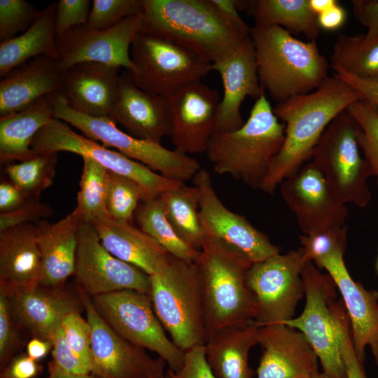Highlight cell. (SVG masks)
Wrapping results in <instances>:
<instances>
[{
    "label": "cell",
    "mask_w": 378,
    "mask_h": 378,
    "mask_svg": "<svg viewBox=\"0 0 378 378\" xmlns=\"http://www.w3.org/2000/svg\"><path fill=\"white\" fill-rule=\"evenodd\" d=\"M83 158L80 190L74 210L83 220L92 223L110 216L106 207L109 171L90 158Z\"/></svg>",
    "instance_id": "obj_37"
},
{
    "label": "cell",
    "mask_w": 378,
    "mask_h": 378,
    "mask_svg": "<svg viewBox=\"0 0 378 378\" xmlns=\"http://www.w3.org/2000/svg\"><path fill=\"white\" fill-rule=\"evenodd\" d=\"M344 254L335 253L316 266L326 270L342 295L358 359L364 363L365 349L369 346L378 366V291L366 289L353 279L345 265Z\"/></svg>",
    "instance_id": "obj_21"
},
{
    "label": "cell",
    "mask_w": 378,
    "mask_h": 378,
    "mask_svg": "<svg viewBox=\"0 0 378 378\" xmlns=\"http://www.w3.org/2000/svg\"><path fill=\"white\" fill-rule=\"evenodd\" d=\"M21 329L15 321L6 296L0 292V368L2 370L20 349Z\"/></svg>",
    "instance_id": "obj_45"
},
{
    "label": "cell",
    "mask_w": 378,
    "mask_h": 378,
    "mask_svg": "<svg viewBox=\"0 0 378 378\" xmlns=\"http://www.w3.org/2000/svg\"><path fill=\"white\" fill-rule=\"evenodd\" d=\"M358 130L355 119L344 110L327 127L312 158L341 202L365 208L372 199L368 179L372 174L360 154Z\"/></svg>",
    "instance_id": "obj_9"
},
{
    "label": "cell",
    "mask_w": 378,
    "mask_h": 378,
    "mask_svg": "<svg viewBox=\"0 0 378 378\" xmlns=\"http://www.w3.org/2000/svg\"><path fill=\"white\" fill-rule=\"evenodd\" d=\"M52 349L50 340L32 337L27 344V354L32 359L38 361L43 358Z\"/></svg>",
    "instance_id": "obj_57"
},
{
    "label": "cell",
    "mask_w": 378,
    "mask_h": 378,
    "mask_svg": "<svg viewBox=\"0 0 378 378\" xmlns=\"http://www.w3.org/2000/svg\"><path fill=\"white\" fill-rule=\"evenodd\" d=\"M64 75L59 60L44 55L14 68L0 82V117L20 111L43 97L60 92Z\"/></svg>",
    "instance_id": "obj_26"
},
{
    "label": "cell",
    "mask_w": 378,
    "mask_h": 378,
    "mask_svg": "<svg viewBox=\"0 0 378 378\" xmlns=\"http://www.w3.org/2000/svg\"><path fill=\"white\" fill-rule=\"evenodd\" d=\"M311 378H330V377L323 372H318L317 374H316Z\"/></svg>",
    "instance_id": "obj_60"
},
{
    "label": "cell",
    "mask_w": 378,
    "mask_h": 378,
    "mask_svg": "<svg viewBox=\"0 0 378 378\" xmlns=\"http://www.w3.org/2000/svg\"><path fill=\"white\" fill-rule=\"evenodd\" d=\"M109 118L137 139L161 144L171 134L169 98L141 89L127 70L121 72L118 97Z\"/></svg>",
    "instance_id": "obj_23"
},
{
    "label": "cell",
    "mask_w": 378,
    "mask_h": 378,
    "mask_svg": "<svg viewBox=\"0 0 378 378\" xmlns=\"http://www.w3.org/2000/svg\"><path fill=\"white\" fill-rule=\"evenodd\" d=\"M200 190V218L204 237L218 239L244 254L253 263L280 253L267 234L247 218L228 209L218 197L208 171L192 179Z\"/></svg>",
    "instance_id": "obj_17"
},
{
    "label": "cell",
    "mask_w": 378,
    "mask_h": 378,
    "mask_svg": "<svg viewBox=\"0 0 378 378\" xmlns=\"http://www.w3.org/2000/svg\"><path fill=\"white\" fill-rule=\"evenodd\" d=\"M331 60L332 67L359 78L378 80V38L366 40L364 34H339Z\"/></svg>",
    "instance_id": "obj_36"
},
{
    "label": "cell",
    "mask_w": 378,
    "mask_h": 378,
    "mask_svg": "<svg viewBox=\"0 0 378 378\" xmlns=\"http://www.w3.org/2000/svg\"><path fill=\"white\" fill-rule=\"evenodd\" d=\"M55 31L57 36L88 22L90 15V0H59L57 3Z\"/></svg>",
    "instance_id": "obj_48"
},
{
    "label": "cell",
    "mask_w": 378,
    "mask_h": 378,
    "mask_svg": "<svg viewBox=\"0 0 378 378\" xmlns=\"http://www.w3.org/2000/svg\"><path fill=\"white\" fill-rule=\"evenodd\" d=\"M347 111L358 125V142L378 189V106L363 99L349 106Z\"/></svg>",
    "instance_id": "obj_40"
},
{
    "label": "cell",
    "mask_w": 378,
    "mask_h": 378,
    "mask_svg": "<svg viewBox=\"0 0 378 378\" xmlns=\"http://www.w3.org/2000/svg\"><path fill=\"white\" fill-rule=\"evenodd\" d=\"M338 336L342 358L346 368V378H368L363 363L354 350L349 320L346 312L341 309L336 314Z\"/></svg>",
    "instance_id": "obj_46"
},
{
    "label": "cell",
    "mask_w": 378,
    "mask_h": 378,
    "mask_svg": "<svg viewBox=\"0 0 378 378\" xmlns=\"http://www.w3.org/2000/svg\"><path fill=\"white\" fill-rule=\"evenodd\" d=\"M142 29L219 62L237 51L250 35L234 29L211 0H142Z\"/></svg>",
    "instance_id": "obj_2"
},
{
    "label": "cell",
    "mask_w": 378,
    "mask_h": 378,
    "mask_svg": "<svg viewBox=\"0 0 378 378\" xmlns=\"http://www.w3.org/2000/svg\"><path fill=\"white\" fill-rule=\"evenodd\" d=\"M41 272L35 223L0 232V291L39 284Z\"/></svg>",
    "instance_id": "obj_29"
},
{
    "label": "cell",
    "mask_w": 378,
    "mask_h": 378,
    "mask_svg": "<svg viewBox=\"0 0 378 378\" xmlns=\"http://www.w3.org/2000/svg\"><path fill=\"white\" fill-rule=\"evenodd\" d=\"M83 221L80 214L74 210L57 222L43 220L35 223L42 260L40 284L62 286L73 276L78 233Z\"/></svg>",
    "instance_id": "obj_28"
},
{
    "label": "cell",
    "mask_w": 378,
    "mask_h": 378,
    "mask_svg": "<svg viewBox=\"0 0 378 378\" xmlns=\"http://www.w3.org/2000/svg\"><path fill=\"white\" fill-rule=\"evenodd\" d=\"M258 326L253 321L242 327L223 328L212 333L204 344L206 360L218 378H252L250 349L258 344Z\"/></svg>",
    "instance_id": "obj_31"
},
{
    "label": "cell",
    "mask_w": 378,
    "mask_h": 378,
    "mask_svg": "<svg viewBox=\"0 0 378 378\" xmlns=\"http://www.w3.org/2000/svg\"><path fill=\"white\" fill-rule=\"evenodd\" d=\"M363 97L340 78L328 76L314 91L278 104L274 114L285 125L281 149L272 160L260 190L273 194L312 158L324 131L340 113Z\"/></svg>",
    "instance_id": "obj_1"
},
{
    "label": "cell",
    "mask_w": 378,
    "mask_h": 378,
    "mask_svg": "<svg viewBox=\"0 0 378 378\" xmlns=\"http://www.w3.org/2000/svg\"><path fill=\"white\" fill-rule=\"evenodd\" d=\"M199 251L195 263L202 282L208 337L220 329L253 321L257 305L246 283L253 262L216 239L204 237Z\"/></svg>",
    "instance_id": "obj_5"
},
{
    "label": "cell",
    "mask_w": 378,
    "mask_h": 378,
    "mask_svg": "<svg viewBox=\"0 0 378 378\" xmlns=\"http://www.w3.org/2000/svg\"><path fill=\"white\" fill-rule=\"evenodd\" d=\"M225 19L237 30L250 35L251 29L238 13L239 1L234 0H211Z\"/></svg>",
    "instance_id": "obj_55"
},
{
    "label": "cell",
    "mask_w": 378,
    "mask_h": 378,
    "mask_svg": "<svg viewBox=\"0 0 378 378\" xmlns=\"http://www.w3.org/2000/svg\"><path fill=\"white\" fill-rule=\"evenodd\" d=\"M91 327V374L97 378H164L165 361L130 342L99 315L92 298L76 286Z\"/></svg>",
    "instance_id": "obj_13"
},
{
    "label": "cell",
    "mask_w": 378,
    "mask_h": 378,
    "mask_svg": "<svg viewBox=\"0 0 378 378\" xmlns=\"http://www.w3.org/2000/svg\"><path fill=\"white\" fill-rule=\"evenodd\" d=\"M311 9L319 15L338 4L336 0H309Z\"/></svg>",
    "instance_id": "obj_59"
},
{
    "label": "cell",
    "mask_w": 378,
    "mask_h": 378,
    "mask_svg": "<svg viewBox=\"0 0 378 378\" xmlns=\"http://www.w3.org/2000/svg\"><path fill=\"white\" fill-rule=\"evenodd\" d=\"M1 371L0 377L4 378H34L41 366L26 354L15 356Z\"/></svg>",
    "instance_id": "obj_52"
},
{
    "label": "cell",
    "mask_w": 378,
    "mask_h": 378,
    "mask_svg": "<svg viewBox=\"0 0 378 378\" xmlns=\"http://www.w3.org/2000/svg\"><path fill=\"white\" fill-rule=\"evenodd\" d=\"M164 211L178 236L200 250L204 234L200 218V190L181 183L160 194Z\"/></svg>",
    "instance_id": "obj_35"
},
{
    "label": "cell",
    "mask_w": 378,
    "mask_h": 378,
    "mask_svg": "<svg viewBox=\"0 0 378 378\" xmlns=\"http://www.w3.org/2000/svg\"><path fill=\"white\" fill-rule=\"evenodd\" d=\"M169 99V136L174 149L188 155L205 153L216 132L220 102L218 92L200 80L186 85Z\"/></svg>",
    "instance_id": "obj_19"
},
{
    "label": "cell",
    "mask_w": 378,
    "mask_h": 378,
    "mask_svg": "<svg viewBox=\"0 0 378 378\" xmlns=\"http://www.w3.org/2000/svg\"><path fill=\"white\" fill-rule=\"evenodd\" d=\"M213 70L218 72L223 85L216 132L234 131L244 123L240 111L242 102L246 97L257 99L264 90L251 37L230 57L213 64Z\"/></svg>",
    "instance_id": "obj_24"
},
{
    "label": "cell",
    "mask_w": 378,
    "mask_h": 378,
    "mask_svg": "<svg viewBox=\"0 0 378 378\" xmlns=\"http://www.w3.org/2000/svg\"><path fill=\"white\" fill-rule=\"evenodd\" d=\"M255 25L277 26L291 34H304L316 41L321 28L309 0H258L251 1Z\"/></svg>",
    "instance_id": "obj_33"
},
{
    "label": "cell",
    "mask_w": 378,
    "mask_h": 378,
    "mask_svg": "<svg viewBox=\"0 0 378 378\" xmlns=\"http://www.w3.org/2000/svg\"><path fill=\"white\" fill-rule=\"evenodd\" d=\"M0 292L6 296L20 328L32 337L51 341L66 315L84 309L77 290H69L64 285L48 286L39 283Z\"/></svg>",
    "instance_id": "obj_20"
},
{
    "label": "cell",
    "mask_w": 378,
    "mask_h": 378,
    "mask_svg": "<svg viewBox=\"0 0 378 378\" xmlns=\"http://www.w3.org/2000/svg\"><path fill=\"white\" fill-rule=\"evenodd\" d=\"M120 67L83 62L64 71L61 93L74 108L93 117H109L115 104Z\"/></svg>",
    "instance_id": "obj_25"
},
{
    "label": "cell",
    "mask_w": 378,
    "mask_h": 378,
    "mask_svg": "<svg viewBox=\"0 0 378 378\" xmlns=\"http://www.w3.org/2000/svg\"><path fill=\"white\" fill-rule=\"evenodd\" d=\"M164 378H216L209 367L204 345L194 346L185 351L183 367L178 372L169 369Z\"/></svg>",
    "instance_id": "obj_49"
},
{
    "label": "cell",
    "mask_w": 378,
    "mask_h": 378,
    "mask_svg": "<svg viewBox=\"0 0 378 378\" xmlns=\"http://www.w3.org/2000/svg\"><path fill=\"white\" fill-rule=\"evenodd\" d=\"M375 268H376V272H377V273L378 274V255H377V260H376Z\"/></svg>",
    "instance_id": "obj_61"
},
{
    "label": "cell",
    "mask_w": 378,
    "mask_h": 378,
    "mask_svg": "<svg viewBox=\"0 0 378 378\" xmlns=\"http://www.w3.org/2000/svg\"><path fill=\"white\" fill-rule=\"evenodd\" d=\"M53 215L51 206L39 200H29L20 208L0 214V232L18 225L36 223Z\"/></svg>",
    "instance_id": "obj_47"
},
{
    "label": "cell",
    "mask_w": 378,
    "mask_h": 378,
    "mask_svg": "<svg viewBox=\"0 0 378 378\" xmlns=\"http://www.w3.org/2000/svg\"><path fill=\"white\" fill-rule=\"evenodd\" d=\"M29 199L11 181L0 183V214L15 211L23 206Z\"/></svg>",
    "instance_id": "obj_54"
},
{
    "label": "cell",
    "mask_w": 378,
    "mask_h": 378,
    "mask_svg": "<svg viewBox=\"0 0 378 378\" xmlns=\"http://www.w3.org/2000/svg\"><path fill=\"white\" fill-rule=\"evenodd\" d=\"M57 3H51L42 10L31 25L22 34L0 43V76L5 77L12 69L41 56L59 60L55 18Z\"/></svg>",
    "instance_id": "obj_32"
},
{
    "label": "cell",
    "mask_w": 378,
    "mask_h": 378,
    "mask_svg": "<svg viewBox=\"0 0 378 378\" xmlns=\"http://www.w3.org/2000/svg\"><path fill=\"white\" fill-rule=\"evenodd\" d=\"M62 328L66 341L71 351L91 370L92 331L88 320L84 319L79 312H72L63 318Z\"/></svg>",
    "instance_id": "obj_44"
},
{
    "label": "cell",
    "mask_w": 378,
    "mask_h": 378,
    "mask_svg": "<svg viewBox=\"0 0 378 378\" xmlns=\"http://www.w3.org/2000/svg\"><path fill=\"white\" fill-rule=\"evenodd\" d=\"M91 224L108 251L149 276L164 270L171 261L172 255L134 223L117 220L108 216Z\"/></svg>",
    "instance_id": "obj_27"
},
{
    "label": "cell",
    "mask_w": 378,
    "mask_h": 378,
    "mask_svg": "<svg viewBox=\"0 0 378 378\" xmlns=\"http://www.w3.org/2000/svg\"><path fill=\"white\" fill-rule=\"evenodd\" d=\"M152 195L136 181L109 172L106 207L113 219L134 223V215L139 202Z\"/></svg>",
    "instance_id": "obj_39"
},
{
    "label": "cell",
    "mask_w": 378,
    "mask_h": 378,
    "mask_svg": "<svg viewBox=\"0 0 378 378\" xmlns=\"http://www.w3.org/2000/svg\"><path fill=\"white\" fill-rule=\"evenodd\" d=\"M333 75L348 83L358 92L363 99L378 106V80H366L347 74L337 67H332Z\"/></svg>",
    "instance_id": "obj_53"
},
{
    "label": "cell",
    "mask_w": 378,
    "mask_h": 378,
    "mask_svg": "<svg viewBox=\"0 0 378 378\" xmlns=\"http://www.w3.org/2000/svg\"><path fill=\"white\" fill-rule=\"evenodd\" d=\"M346 225L302 234L300 241L306 258L317 265L321 260L337 253L345 252L347 245Z\"/></svg>",
    "instance_id": "obj_41"
},
{
    "label": "cell",
    "mask_w": 378,
    "mask_h": 378,
    "mask_svg": "<svg viewBox=\"0 0 378 378\" xmlns=\"http://www.w3.org/2000/svg\"><path fill=\"white\" fill-rule=\"evenodd\" d=\"M262 349L257 378H311L318 372V358L305 336L285 324L258 327Z\"/></svg>",
    "instance_id": "obj_22"
},
{
    "label": "cell",
    "mask_w": 378,
    "mask_h": 378,
    "mask_svg": "<svg viewBox=\"0 0 378 378\" xmlns=\"http://www.w3.org/2000/svg\"><path fill=\"white\" fill-rule=\"evenodd\" d=\"M284 139L285 125L274 114L263 90L244 125L234 131L215 132L205 153L216 174L260 189Z\"/></svg>",
    "instance_id": "obj_4"
},
{
    "label": "cell",
    "mask_w": 378,
    "mask_h": 378,
    "mask_svg": "<svg viewBox=\"0 0 378 378\" xmlns=\"http://www.w3.org/2000/svg\"><path fill=\"white\" fill-rule=\"evenodd\" d=\"M73 276L76 286L91 298L122 290L150 293V276L113 255L94 226L84 220L78 233Z\"/></svg>",
    "instance_id": "obj_15"
},
{
    "label": "cell",
    "mask_w": 378,
    "mask_h": 378,
    "mask_svg": "<svg viewBox=\"0 0 378 378\" xmlns=\"http://www.w3.org/2000/svg\"><path fill=\"white\" fill-rule=\"evenodd\" d=\"M57 153H42L18 163L6 165L5 172L14 185L29 199L39 200L55 176Z\"/></svg>",
    "instance_id": "obj_38"
},
{
    "label": "cell",
    "mask_w": 378,
    "mask_h": 378,
    "mask_svg": "<svg viewBox=\"0 0 378 378\" xmlns=\"http://www.w3.org/2000/svg\"><path fill=\"white\" fill-rule=\"evenodd\" d=\"M302 278L305 305L302 314L285 321L301 332L316 354L323 372L330 378H346L334 312L337 288L328 273L312 262L304 265Z\"/></svg>",
    "instance_id": "obj_10"
},
{
    "label": "cell",
    "mask_w": 378,
    "mask_h": 378,
    "mask_svg": "<svg viewBox=\"0 0 378 378\" xmlns=\"http://www.w3.org/2000/svg\"><path fill=\"white\" fill-rule=\"evenodd\" d=\"M321 29L333 31L342 26L346 20L344 9L337 4L325 12L317 15Z\"/></svg>",
    "instance_id": "obj_56"
},
{
    "label": "cell",
    "mask_w": 378,
    "mask_h": 378,
    "mask_svg": "<svg viewBox=\"0 0 378 378\" xmlns=\"http://www.w3.org/2000/svg\"><path fill=\"white\" fill-rule=\"evenodd\" d=\"M279 188L283 201L303 234L345 225L346 204L335 196L312 161L282 181Z\"/></svg>",
    "instance_id": "obj_18"
},
{
    "label": "cell",
    "mask_w": 378,
    "mask_h": 378,
    "mask_svg": "<svg viewBox=\"0 0 378 378\" xmlns=\"http://www.w3.org/2000/svg\"><path fill=\"white\" fill-rule=\"evenodd\" d=\"M130 59L128 73L134 83L168 98L213 71V64L199 53L142 28L132 43Z\"/></svg>",
    "instance_id": "obj_7"
},
{
    "label": "cell",
    "mask_w": 378,
    "mask_h": 378,
    "mask_svg": "<svg viewBox=\"0 0 378 378\" xmlns=\"http://www.w3.org/2000/svg\"><path fill=\"white\" fill-rule=\"evenodd\" d=\"M55 118L80 130L85 136L100 141L163 176L181 182L192 179L202 169L197 159L161 144L135 138L119 130L109 117H93L69 105L61 92L52 94Z\"/></svg>",
    "instance_id": "obj_8"
},
{
    "label": "cell",
    "mask_w": 378,
    "mask_h": 378,
    "mask_svg": "<svg viewBox=\"0 0 378 378\" xmlns=\"http://www.w3.org/2000/svg\"><path fill=\"white\" fill-rule=\"evenodd\" d=\"M134 222L171 255L189 262H196L200 251L186 244L176 233L165 216L160 194L141 200L134 215Z\"/></svg>",
    "instance_id": "obj_34"
},
{
    "label": "cell",
    "mask_w": 378,
    "mask_h": 378,
    "mask_svg": "<svg viewBox=\"0 0 378 378\" xmlns=\"http://www.w3.org/2000/svg\"><path fill=\"white\" fill-rule=\"evenodd\" d=\"M31 148L37 154L66 151L90 158L109 172L136 181L153 195L161 194L184 183L167 178L117 150L106 148L75 132L66 122L57 118L36 133Z\"/></svg>",
    "instance_id": "obj_14"
},
{
    "label": "cell",
    "mask_w": 378,
    "mask_h": 378,
    "mask_svg": "<svg viewBox=\"0 0 378 378\" xmlns=\"http://www.w3.org/2000/svg\"><path fill=\"white\" fill-rule=\"evenodd\" d=\"M0 378H4V377H0Z\"/></svg>",
    "instance_id": "obj_62"
},
{
    "label": "cell",
    "mask_w": 378,
    "mask_h": 378,
    "mask_svg": "<svg viewBox=\"0 0 378 378\" xmlns=\"http://www.w3.org/2000/svg\"><path fill=\"white\" fill-rule=\"evenodd\" d=\"M40 10L24 0H0V42L25 31L34 22Z\"/></svg>",
    "instance_id": "obj_43"
},
{
    "label": "cell",
    "mask_w": 378,
    "mask_h": 378,
    "mask_svg": "<svg viewBox=\"0 0 378 378\" xmlns=\"http://www.w3.org/2000/svg\"><path fill=\"white\" fill-rule=\"evenodd\" d=\"M307 262L300 247L251 265L246 283L255 299L257 326L283 324L293 318L304 296L302 272Z\"/></svg>",
    "instance_id": "obj_12"
},
{
    "label": "cell",
    "mask_w": 378,
    "mask_h": 378,
    "mask_svg": "<svg viewBox=\"0 0 378 378\" xmlns=\"http://www.w3.org/2000/svg\"><path fill=\"white\" fill-rule=\"evenodd\" d=\"M52 94L38 99L20 111L0 117L1 164L27 160L38 155L31 144L36 133L55 118Z\"/></svg>",
    "instance_id": "obj_30"
},
{
    "label": "cell",
    "mask_w": 378,
    "mask_h": 378,
    "mask_svg": "<svg viewBox=\"0 0 378 378\" xmlns=\"http://www.w3.org/2000/svg\"><path fill=\"white\" fill-rule=\"evenodd\" d=\"M351 4L356 20L367 28L365 38H378V0H353Z\"/></svg>",
    "instance_id": "obj_51"
},
{
    "label": "cell",
    "mask_w": 378,
    "mask_h": 378,
    "mask_svg": "<svg viewBox=\"0 0 378 378\" xmlns=\"http://www.w3.org/2000/svg\"><path fill=\"white\" fill-rule=\"evenodd\" d=\"M150 276L153 309L172 341L184 352L204 345L205 307L195 263L172 256L164 270Z\"/></svg>",
    "instance_id": "obj_6"
},
{
    "label": "cell",
    "mask_w": 378,
    "mask_h": 378,
    "mask_svg": "<svg viewBox=\"0 0 378 378\" xmlns=\"http://www.w3.org/2000/svg\"><path fill=\"white\" fill-rule=\"evenodd\" d=\"M142 12V0H94L85 24L94 29H106Z\"/></svg>",
    "instance_id": "obj_42"
},
{
    "label": "cell",
    "mask_w": 378,
    "mask_h": 378,
    "mask_svg": "<svg viewBox=\"0 0 378 378\" xmlns=\"http://www.w3.org/2000/svg\"><path fill=\"white\" fill-rule=\"evenodd\" d=\"M92 300L102 318L120 336L158 354L174 372L181 369L185 352L166 335L149 294L122 290L93 297Z\"/></svg>",
    "instance_id": "obj_11"
},
{
    "label": "cell",
    "mask_w": 378,
    "mask_h": 378,
    "mask_svg": "<svg viewBox=\"0 0 378 378\" xmlns=\"http://www.w3.org/2000/svg\"><path fill=\"white\" fill-rule=\"evenodd\" d=\"M261 87L278 103L310 93L328 76L316 41H302L277 26L251 28Z\"/></svg>",
    "instance_id": "obj_3"
},
{
    "label": "cell",
    "mask_w": 378,
    "mask_h": 378,
    "mask_svg": "<svg viewBox=\"0 0 378 378\" xmlns=\"http://www.w3.org/2000/svg\"><path fill=\"white\" fill-rule=\"evenodd\" d=\"M142 25L141 14L109 29H94L83 24L57 36L61 69L65 71L80 63L98 62L132 71L130 47Z\"/></svg>",
    "instance_id": "obj_16"
},
{
    "label": "cell",
    "mask_w": 378,
    "mask_h": 378,
    "mask_svg": "<svg viewBox=\"0 0 378 378\" xmlns=\"http://www.w3.org/2000/svg\"><path fill=\"white\" fill-rule=\"evenodd\" d=\"M48 378H97L92 374H76L68 372L57 366L52 361L48 365Z\"/></svg>",
    "instance_id": "obj_58"
},
{
    "label": "cell",
    "mask_w": 378,
    "mask_h": 378,
    "mask_svg": "<svg viewBox=\"0 0 378 378\" xmlns=\"http://www.w3.org/2000/svg\"><path fill=\"white\" fill-rule=\"evenodd\" d=\"M52 342V362L61 369L73 374H91L90 368L81 361L69 346L62 328L57 330L51 340Z\"/></svg>",
    "instance_id": "obj_50"
}]
</instances>
